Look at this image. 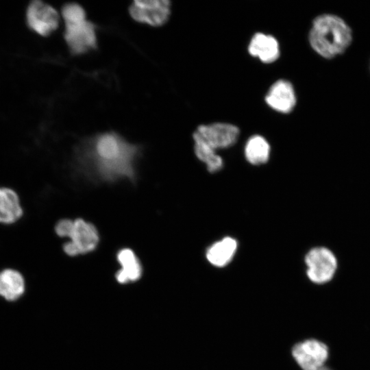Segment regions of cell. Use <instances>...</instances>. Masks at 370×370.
I'll return each mask as SVG.
<instances>
[{
    "instance_id": "3957f363",
    "label": "cell",
    "mask_w": 370,
    "mask_h": 370,
    "mask_svg": "<svg viewBox=\"0 0 370 370\" xmlns=\"http://www.w3.org/2000/svg\"><path fill=\"white\" fill-rule=\"evenodd\" d=\"M55 230L58 236L70 238L63 249L71 256L93 251L99 240L96 227L82 219H62L56 224Z\"/></svg>"
},
{
    "instance_id": "30bf717a",
    "label": "cell",
    "mask_w": 370,
    "mask_h": 370,
    "mask_svg": "<svg viewBox=\"0 0 370 370\" xmlns=\"http://www.w3.org/2000/svg\"><path fill=\"white\" fill-rule=\"evenodd\" d=\"M265 101L271 108L278 112L285 114L291 112L297 102L292 84L285 79L276 81L269 88Z\"/></svg>"
},
{
    "instance_id": "8992f818",
    "label": "cell",
    "mask_w": 370,
    "mask_h": 370,
    "mask_svg": "<svg viewBox=\"0 0 370 370\" xmlns=\"http://www.w3.org/2000/svg\"><path fill=\"white\" fill-rule=\"evenodd\" d=\"M239 135L238 128L230 123H214L201 125L193 133V138H197L217 150L232 146Z\"/></svg>"
},
{
    "instance_id": "8fae6325",
    "label": "cell",
    "mask_w": 370,
    "mask_h": 370,
    "mask_svg": "<svg viewBox=\"0 0 370 370\" xmlns=\"http://www.w3.org/2000/svg\"><path fill=\"white\" fill-rule=\"evenodd\" d=\"M27 281L18 269L5 268L0 270V298L8 302H16L25 294Z\"/></svg>"
},
{
    "instance_id": "9c48e42d",
    "label": "cell",
    "mask_w": 370,
    "mask_h": 370,
    "mask_svg": "<svg viewBox=\"0 0 370 370\" xmlns=\"http://www.w3.org/2000/svg\"><path fill=\"white\" fill-rule=\"evenodd\" d=\"M292 354L303 370H318L323 367L328 356V349L322 342L308 339L295 345Z\"/></svg>"
},
{
    "instance_id": "277c9868",
    "label": "cell",
    "mask_w": 370,
    "mask_h": 370,
    "mask_svg": "<svg viewBox=\"0 0 370 370\" xmlns=\"http://www.w3.org/2000/svg\"><path fill=\"white\" fill-rule=\"evenodd\" d=\"M308 278L316 284H324L333 278L337 267L334 254L323 247L310 249L305 257Z\"/></svg>"
},
{
    "instance_id": "52a82bcc",
    "label": "cell",
    "mask_w": 370,
    "mask_h": 370,
    "mask_svg": "<svg viewBox=\"0 0 370 370\" xmlns=\"http://www.w3.org/2000/svg\"><path fill=\"white\" fill-rule=\"evenodd\" d=\"M26 21L31 29L47 36L58 27L59 15L51 5L41 1H33L27 7Z\"/></svg>"
},
{
    "instance_id": "7a4b0ae2",
    "label": "cell",
    "mask_w": 370,
    "mask_h": 370,
    "mask_svg": "<svg viewBox=\"0 0 370 370\" xmlns=\"http://www.w3.org/2000/svg\"><path fill=\"white\" fill-rule=\"evenodd\" d=\"M311 48L324 59L343 55L353 41V32L340 16L324 13L316 16L308 34Z\"/></svg>"
},
{
    "instance_id": "5bb4252c",
    "label": "cell",
    "mask_w": 370,
    "mask_h": 370,
    "mask_svg": "<svg viewBox=\"0 0 370 370\" xmlns=\"http://www.w3.org/2000/svg\"><path fill=\"white\" fill-rule=\"evenodd\" d=\"M117 260L121 266L116 275L119 283L134 282L140 278L142 273L141 265L132 249L125 248L120 250L117 254Z\"/></svg>"
},
{
    "instance_id": "ba28073f",
    "label": "cell",
    "mask_w": 370,
    "mask_h": 370,
    "mask_svg": "<svg viewBox=\"0 0 370 370\" xmlns=\"http://www.w3.org/2000/svg\"><path fill=\"white\" fill-rule=\"evenodd\" d=\"M171 12V3L168 0L134 1L130 8V13L137 21L153 26L163 25Z\"/></svg>"
},
{
    "instance_id": "2e32d148",
    "label": "cell",
    "mask_w": 370,
    "mask_h": 370,
    "mask_svg": "<svg viewBox=\"0 0 370 370\" xmlns=\"http://www.w3.org/2000/svg\"><path fill=\"white\" fill-rule=\"evenodd\" d=\"M270 155V145L267 140L260 136L250 137L245 147V156L247 160L254 165L266 163Z\"/></svg>"
},
{
    "instance_id": "9a60e30c",
    "label": "cell",
    "mask_w": 370,
    "mask_h": 370,
    "mask_svg": "<svg viewBox=\"0 0 370 370\" xmlns=\"http://www.w3.org/2000/svg\"><path fill=\"white\" fill-rule=\"evenodd\" d=\"M237 246V242L234 238L225 237L208 249L206 258L210 264L215 267H225L232 260Z\"/></svg>"
},
{
    "instance_id": "7c38bea8",
    "label": "cell",
    "mask_w": 370,
    "mask_h": 370,
    "mask_svg": "<svg viewBox=\"0 0 370 370\" xmlns=\"http://www.w3.org/2000/svg\"><path fill=\"white\" fill-rule=\"evenodd\" d=\"M249 53L258 58L264 63L275 61L280 56V48L277 40L271 35L256 33L251 38L249 47Z\"/></svg>"
},
{
    "instance_id": "ac0fdd59",
    "label": "cell",
    "mask_w": 370,
    "mask_h": 370,
    "mask_svg": "<svg viewBox=\"0 0 370 370\" xmlns=\"http://www.w3.org/2000/svg\"><path fill=\"white\" fill-rule=\"evenodd\" d=\"M318 370H332V369H329L328 367H323L320 368Z\"/></svg>"
},
{
    "instance_id": "5b68a950",
    "label": "cell",
    "mask_w": 370,
    "mask_h": 370,
    "mask_svg": "<svg viewBox=\"0 0 370 370\" xmlns=\"http://www.w3.org/2000/svg\"><path fill=\"white\" fill-rule=\"evenodd\" d=\"M64 38L73 54L83 53L96 47L95 26L86 18L65 21Z\"/></svg>"
},
{
    "instance_id": "4fadbf2b",
    "label": "cell",
    "mask_w": 370,
    "mask_h": 370,
    "mask_svg": "<svg viewBox=\"0 0 370 370\" xmlns=\"http://www.w3.org/2000/svg\"><path fill=\"white\" fill-rule=\"evenodd\" d=\"M19 197L12 189L0 186V223L12 224L23 216Z\"/></svg>"
},
{
    "instance_id": "e0dca14e",
    "label": "cell",
    "mask_w": 370,
    "mask_h": 370,
    "mask_svg": "<svg viewBox=\"0 0 370 370\" xmlns=\"http://www.w3.org/2000/svg\"><path fill=\"white\" fill-rule=\"evenodd\" d=\"M195 153L197 158L206 164L210 173L221 170L223 165V159L217 154L216 150L199 138H193Z\"/></svg>"
},
{
    "instance_id": "6da1fadb",
    "label": "cell",
    "mask_w": 370,
    "mask_h": 370,
    "mask_svg": "<svg viewBox=\"0 0 370 370\" xmlns=\"http://www.w3.org/2000/svg\"><path fill=\"white\" fill-rule=\"evenodd\" d=\"M92 148L95 169L103 179H134V162L138 151L136 146L127 143L118 134L109 132L98 136Z\"/></svg>"
}]
</instances>
